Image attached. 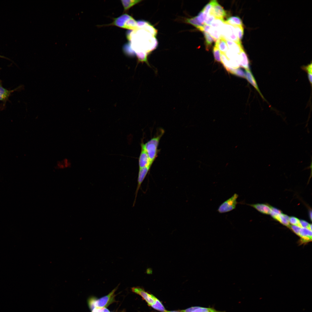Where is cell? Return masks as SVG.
I'll return each instance as SVG.
<instances>
[{
  "label": "cell",
  "instance_id": "6da1fadb",
  "mask_svg": "<svg viewBox=\"0 0 312 312\" xmlns=\"http://www.w3.org/2000/svg\"><path fill=\"white\" fill-rule=\"evenodd\" d=\"M159 132V133L156 136L154 137L145 144L142 143L141 145V148L146 151L152 164L157 157L158 144L160 140L164 133L162 130H161Z\"/></svg>",
  "mask_w": 312,
  "mask_h": 312
},
{
  "label": "cell",
  "instance_id": "7a4b0ae2",
  "mask_svg": "<svg viewBox=\"0 0 312 312\" xmlns=\"http://www.w3.org/2000/svg\"><path fill=\"white\" fill-rule=\"evenodd\" d=\"M117 288L114 289L107 296L99 299L94 297L90 298L88 300V304L90 309L92 310L96 307L106 308L114 302L115 301L114 293Z\"/></svg>",
  "mask_w": 312,
  "mask_h": 312
},
{
  "label": "cell",
  "instance_id": "3957f363",
  "mask_svg": "<svg viewBox=\"0 0 312 312\" xmlns=\"http://www.w3.org/2000/svg\"><path fill=\"white\" fill-rule=\"evenodd\" d=\"M133 23V17L129 15L125 14L119 17L114 18L113 22L107 25H114L121 28L129 29Z\"/></svg>",
  "mask_w": 312,
  "mask_h": 312
},
{
  "label": "cell",
  "instance_id": "277c9868",
  "mask_svg": "<svg viewBox=\"0 0 312 312\" xmlns=\"http://www.w3.org/2000/svg\"><path fill=\"white\" fill-rule=\"evenodd\" d=\"M221 36L226 40H229L237 42H241L238 38L235 28L231 25L225 22L220 29Z\"/></svg>",
  "mask_w": 312,
  "mask_h": 312
},
{
  "label": "cell",
  "instance_id": "5b68a950",
  "mask_svg": "<svg viewBox=\"0 0 312 312\" xmlns=\"http://www.w3.org/2000/svg\"><path fill=\"white\" fill-rule=\"evenodd\" d=\"M238 195L235 193L229 198L222 203L218 207L217 211L220 213H222L229 212L235 209L238 202L237 199Z\"/></svg>",
  "mask_w": 312,
  "mask_h": 312
},
{
  "label": "cell",
  "instance_id": "8992f818",
  "mask_svg": "<svg viewBox=\"0 0 312 312\" xmlns=\"http://www.w3.org/2000/svg\"><path fill=\"white\" fill-rule=\"evenodd\" d=\"M131 290L132 292L140 296L148 305L151 306L155 303L156 297L145 291L143 289L139 287H132Z\"/></svg>",
  "mask_w": 312,
  "mask_h": 312
},
{
  "label": "cell",
  "instance_id": "52a82bcc",
  "mask_svg": "<svg viewBox=\"0 0 312 312\" xmlns=\"http://www.w3.org/2000/svg\"><path fill=\"white\" fill-rule=\"evenodd\" d=\"M212 7L209 13L216 18H223L226 15V12L216 0L211 1Z\"/></svg>",
  "mask_w": 312,
  "mask_h": 312
},
{
  "label": "cell",
  "instance_id": "ba28073f",
  "mask_svg": "<svg viewBox=\"0 0 312 312\" xmlns=\"http://www.w3.org/2000/svg\"><path fill=\"white\" fill-rule=\"evenodd\" d=\"M151 166H147L142 168H139L138 178V184L135 192V198L133 204L134 206L138 191L141 187V185L145 178Z\"/></svg>",
  "mask_w": 312,
  "mask_h": 312
},
{
  "label": "cell",
  "instance_id": "9c48e42d",
  "mask_svg": "<svg viewBox=\"0 0 312 312\" xmlns=\"http://www.w3.org/2000/svg\"><path fill=\"white\" fill-rule=\"evenodd\" d=\"M152 165L147 153L144 149L141 148L139 158V168H142L147 166H151Z\"/></svg>",
  "mask_w": 312,
  "mask_h": 312
},
{
  "label": "cell",
  "instance_id": "30bf717a",
  "mask_svg": "<svg viewBox=\"0 0 312 312\" xmlns=\"http://www.w3.org/2000/svg\"><path fill=\"white\" fill-rule=\"evenodd\" d=\"M228 49L239 54L243 49L241 42H237L229 40H226Z\"/></svg>",
  "mask_w": 312,
  "mask_h": 312
},
{
  "label": "cell",
  "instance_id": "8fae6325",
  "mask_svg": "<svg viewBox=\"0 0 312 312\" xmlns=\"http://www.w3.org/2000/svg\"><path fill=\"white\" fill-rule=\"evenodd\" d=\"M183 312H226L216 310L212 308H206L200 307H192L181 311Z\"/></svg>",
  "mask_w": 312,
  "mask_h": 312
},
{
  "label": "cell",
  "instance_id": "7c38bea8",
  "mask_svg": "<svg viewBox=\"0 0 312 312\" xmlns=\"http://www.w3.org/2000/svg\"><path fill=\"white\" fill-rule=\"evenodd\" d=\"M240 66L246 70H250V63L247 55L243 49L239 54Z\"/></svg>",
  "mask_w": 312,
  "mask_h": 312
},
{
  "label": "cell",
  "instance_id": "4fadbf2b",
  "mask_svg": "<svg viewBox=\"0 0 312 312\" xmlns=\"http://www.w3.org/2000/svg\"><path fill=\"white\" fill-rule=\"evenodd\" d=\"M245 77L248 81L259 93L262 98L265 99L259 89L256 80L250 70H246Z\"/></svg>",
  "mask_w": 312,
  "mask_h": 312
},
{
  "label": "cell",
  "instance_id": "5bb4252c",
  "mask_svg": "<svg viewBox=\"0 0 312 312\" xmlns=\"http://www.w3.org/2000/svg\"><path fill=\"white\" fill-rule=\"evenodd\" d=\"M298 235L303 241H309L312 239V231L308 228L301 227Z\"/></svg>",
  "mask_w": 312,
  "mask_h": 312
},
{
  "label": "cell",
  "instance_id": "9a60e30c",
  "mask_svg": "<svg viewBox=\"0 0 312 312\" xmlns=\"http://www.w3.org/2000/svg\"><path fill=\"white\" fill-rule=\"evenodd\" d=\"M248 205L263 213L270 214L271 211L272 207L265 204H257Z\"/></svg>",
  "mask_w": 312,
  "mask_h": 312
},
{
  "label": "cell",
  "instance_id": "2e32d148",
  "mask_svg": "<svg viewBox=\"0 0 312 312\" xmlns=\"http://www.w3.org/2000/svg\"><path fill=\"white\" fill-rule=\"evenodd\" d=\"M221 51V53H226L228 48L226 40L221 36L217 40L215 44Z\"/></svg>",
  "mask_w": 312,
  "mask_h": 312
},
{
  "label": "cell",
  "instance_id": "e0dca14e",
  "mask_svg": "<svg viewBox=\"0 0 312 312\" xmlns=\"http://www.w3.org/2000/svg\"><path fill=\"white\" fill-rule=\"evenodd\" d=\"M16 90H8L4 88L0 84V101H4L7 99L11 94Z\"/></svg>",
  "mask_w": 312,
  "mask_h": 312
},
{
  "label": "cell",
  "instance_id": "ac0fdd59",
  "mask_svg": "<svg viewBox=\"0 0 312 312\" xmlns=\"http://www.w3.org/2000/svg\"><path fill=\"white\" fill-rule=\"evenodd\" d=\"M225 22L232 26H243L241 18L238 16H231L227 18Z\"/></svg>",
  "mask_w": 312,
  "mask_h": 312
},
{
  "label": "cell",
  "instance_id": "d6986e66",
  "mask_svg": "<svg viewBox=\"0 0 312 312\" xmlns=\"http://www.w3.org/2000/svg\"><path fill=\"white\" fill-rule=\"evenodd\" d=\"M141 1L140 0H121L123 7L124 11L125 12H127L131 7Z\"/></svg>",
  "mask_w": 312,
  "mask_h": 312
},
{
  "label": "cell",
  "instance_id": "ffe728a7",
  "mask_svg": "<svg viewBox=\"0 0 312 312\" xmlns=\"http://www.w3.org/2000/svg\"><path fill=\"white\" fill-rule=\"evenodd\" d=\"M225 23L223 18H216L210 24L212 27L218 29L219 30Z\"/></svg>",
  "mask_w": 312,
  "mask_h": 312
},
{
  "label": "cell",
  "instance_id": "44dd1931",
  "mask_svg": "<svg viewBox=\"0 0 312 312\" xmlns=\"http://www.w3.org/2000/svg\"><path fill=\"white\" fill-rule=\"evenodd\" d=\"M153 308L161 312H166V311L161 302L156 298L154 304L151 306Z\"/></svg>",
  "mask_w": 312,
  "mask_h": 312
},
{
  "label": "cell",
  "instance_id": "7402d4cb",
  "mask_svg": "<svg viewBox=\"0 0 312 312\" xmlns=\"http://www.w3.org/2000/svg\"><path fill=\"white\" fill-rule=\"evenodd\" d=\"M205 40L206 49H208L211 45L212 43L216 40L209 34L203 32Z\"/></svg>",
  "mask_w": 312,
  "mask_h": 312
},
{
  "label": "cell",
  "instance_id": "603a6c76",
  "mask_svg": "<svg viewBox=\"0 0 312 312\" xmlns=\"http://www.w3.org/2000/svg\"><path fill=\"white\" fill-rule=\"evenodd\" d=\"M186 21L187 23H189L194 26L199 30L203 31L204 25L198 22L193 17L187 19Z\"/></svg>",
  "mask_w": 312,
  "mask_h": 312
},
{
  "label": "cell",
  "instance_id": "cb8c5ba5",
  "mask_svg": "<svg viewBox=\"0 0 312 312\" xmlns=\"http://www.w3.org/2000/svg\"><path fill=\"white\" fill-rule=\"evenodd\" d=\"M209 33L216 40H217L221 37L220 30L217 28L211 27Z\"/></svg>",
  "mask_w": 312,
  "mask_h": 312
},
{
  "label": "cell",
  "instance_id": "d4e9b609",
  "mask_svg": "<svg viewBox=\"0 0 312 312\" xmlns=\"http://www.w3.org/2000/svg\"><path fill=\"white\" fill-rule=\"evenodd\" d=\"M234 27L236 35L238 39L240 41L242 38L244 34V28L243 26L234 25Z\"/></svg>",
  "mask_w": 312,
  "mask_h": 312
},
{
  "label": "cell",
  "instance_id": "484cf974",
  "mask_svg": "<svg viewBox=\"0 0 312 312\" xmlns=\"http://www.w3.org/2000/svg\"><path fill=\"white\" fill-rule=\"evenodd\" d=\"M207 16V15L204 13L201 10L197 16L193 18L198 22L204 25L205 21Z\"/></svg>",
  "mask_w": 312,
  "mask_h": 312
},
{
  "label": "cell",
  "instance_id": "4316f807",
  "mask_svg": "<svg viewBox=\"0 0 312 312\" xmlns=\"http://www.w3.org/2000/svg\"><path fill=\"white\" fill-rule=\"evenodd\" d=\"M289 217L287 215L281 213L279 216L277 220L282 224L287 226H289Z\"/></svg>",
  "mask_w": 312,
  "mask_h": 312
},
{
  "label": "cell",
  "instance_id": "83f0119b",
  "mask_svg": "<svg viewBox=\"0 0 312 312\" xmlns=\"http://www.w3.org/2000/svg\"><path fill=\"white\" fill-rule=\"evenodd\" d=\"M213 53L215 60L218 62H221L220 53L217 47L215 45L213 48Z\"/></svg>",
  "mask_w": 312,
  "mask_h": 312
},
{
  "label": "cell",
  "instance_id": "f1b7e54d",
  "mask_svg": "<svg viewBox=\"0 0 312 312\" xmlns=\"http://www.w3.org/2000/svg\"><path fill=\"white\" fill-rule=\"evenodd\" d=\"M281 211L276 208L272 207L270 213L274 219L278 220L279 216L281 213Z\"/></svg>",
  "mask_w": 312,
  "mask_h": 312
},
{
  "label": "cell",
  "instance_id": "f546056e",
  "mask_svg": "<svg viewBox=\"0 0 312 312\" xmlns=\"http://www.w3.org/2000/svg\"><path fill=\"white\" fill-rule=\"evenodd\" d=\"M237 76L243 78H246L245 74L243 70L240 68L235 69L233 74Z\"/></svg>",
  "mask_w": 312,
  "mask_h": 312
},
{
  "label": "cell",
  "instance_id": "4dcf8cb0",
  "mask_svg": "<svg viewBox=\"0 0 312 312\" xmlns=\"http://www.w3.org/2000/svg\"><path fill=\"white\" fill-rule=\"evenodd\" d=\"M212 7L211 1L207 3L203 8L202 11L207 15L209 14Z\"/></svg>",
  "mask_w": 312,
  "mask_h": 312
},
{
  "label": "cell",
  "instance_id": "1f68e13d",
  "mask_svg": "<svg viewBox=\"0 0 312 312\" xmlns=\"http://www.w3.org/2000/svg\"><path fill=\"white\" fill-rule=\"evenodd\" d=\"M216 17L213 15L209 13L207 16L205 23V24L210 25L215 18Z\"/></svg>",
  "mask_w": 312,
  "mask_h": 312
},
{
  "label": "cell",
  "instance_id": "d6a6232c",
  "mask_svg": "<svg viewBox=\"0 0 312 312\" xmlns=\"http://www.w3.org/2000/svg\"><path fill=\"white\" fill-rule=\"evenodd\" d=\"M289 223L293 225L300 226V220L296 217H290L289 218Z\"/></svg>",
  "mask_w": 312,
  "mask_h": 312
},
{
  "label": "cell",
  "instance_id": "836d02e7",
  "mask_svg": "<svg viewBox=\"0 0 312 312\" xmlns=\"http://www.w3.org/2000/svg\"><path fill=\"white\" fill-rule=\"evenodd\" d=\"M91 312H110V311L105 307H96L92 310Z\"/></svg>",
  "mask_w": 312,
  "mask_h": 312
},
{
  "label": "cell",
  "instance_id": "e575fe53",
  "mask_svg": "<svg viewBox=\"0 0 312 312\" xmlns=\"http://www.w3.org/2000/svg\"><path fill=\"white\" fill-rule=\"evenodd\" d=\"M302 69L305 71L307 72L308 74H312V69L311 63L307 66H303L302 67Z\"/></svg>",
  "mask_w": 312,
  "mask_h": 312
},
{
  "label": "cell",
  "instance_id": "d590c367",
  "mask_svg": "<svg viewBox=\"0 0 312 312\" xmlns=\"http://www.w3.org/2000/svg\"><path fill=\"white\" fill-rule=\"evenodd\" d=\"M293 231L296 234L299 235L301 227L299 226L292 225L290 226Z\"/></svg>",
  "mask_w": 312,
  "mask_h": 312
},
{
  "label": "cell",
  "instance_id": "8d00e7d4",
  "mask_svg": "<svg viewBox=\"0 0 312 312\" xmlns=\"http://www.w3.org/2000/svg\"><path fill=\"white\" fill-rule=\"evenodd\" d=\"M309 224L307 222L303 220H300V226L301 227L308 228Z\"/></svg>",
  "mask_w": 312,
  "mask_h": 312
},
{
  "label": "cell",
  "instance_id": "74e56055",
  "mask_svg": "<svg viewBox=\"0 0 312 312\" xmlns=\"http://www.w3.org/2000/svg\"><path fill=\"white\" fill-rule=\"evenodd\" d=\"M211 28L210 26L204 24L203 26V32L209 33Z\"/></svg>",
  "mask_w": 312,
  "mask_h": 312
},
{
  "label": "cell",
  "instance_id": "f35d334b",
  "mask_svg": "<svg viewBox=\"0 0 312 312\" xmlns=\"http://www.w3.org/2000/svg\"><path fill=\"white\" fill-rule=\"evenodd\" d=\"M146 273L148 274H151L153 273L152 270L151 268H148L146 271Z\"/></svg>",
  "mask_w": 312,
  "mask_h": 312
},
{
  "label": "cell",
  "instance_id": "ab89813d",
  "mask_svg": "<svg viewBox=\"0 0 312 312\" xmlns=\"http://www.w3.org/2000/svg\"><path fill=\"white\" fill-rule=\"evenodd\" d=\"M308 78L309 81L311 85L312 84V74H308Z\"/></svg>",
  "mask_w": 312,
  "mask_h": 312
},
{
  "label": "cell",
  "instance_id": "60d3db41",
  "mask_svg": "<svg viewBox=\"0 0 312 312\" xmlns=\"http://www.w3.org/2000/svg\"><path fill=\"white\" fill-rule=\"evenodd\" d=\"M309 216H310V218L311 220V219H312V211H311L310 212Z\"/></svg>",
  "mask_w": 312,
  "mask_h": 312
},
{
  "label": "cell",
  "instance_id": "b9f144b4",
  "mask_svg": "<svg viewBox=\"0 0 312 312\" xmlns=\"http://www.w3.org/2000/svg\"><path fill=\"white\" fill-rule=\"evenodd\" d=\"M166 312H182L178 311H167Z\"/></svg>",
  "mask_w": 312,
  "mask_h": 312
},
{
  "label": "cell",
  "instance_id": "7bdbcfd3",
  "mask_svg": "<svg viewBox=\"0 0 312 312\" xmlns=\"http://www.w3.org/2000/svg\"><path fill=\"white\" fill-rule=\"evenodd\" d=\"M0 57L2 58L8 59V58L5 57L4 56H2L1 55H0Z\"/></svg>",
  "mask_w": 312,
  "mask_h": 312
},
{
  "label": "cell",
  "instance_id": "ee69618b",
  "mask_svg": "<svg viewBox=\"0 0 312 312\" xmlns=\"http://www.w3.org/2000/svg\"><path fill=\"white\" fill-rule=\"evenodd\" d=\"M1 83V81H0V84Z\"/></svg>",
  "mask_w": 312,
  "mask_h": 312
}]
</instances>
